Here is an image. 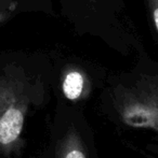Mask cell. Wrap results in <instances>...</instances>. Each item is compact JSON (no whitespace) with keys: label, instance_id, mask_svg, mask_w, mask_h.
Returning a JSON list of instances; mask_svg holds the SVG:
<instances>
[{"label":"cell","instance_id":"1","mask_svg":"<svg viewBox=\"0 0 158 158\" xmlns=\"http://www.w3.org/2000/svg\"><path fill=\"white\" fill-rule=\"evenodd\" d=\"M24 125V112L16 106H11L0 118V143H13L19 139Z\"/></svg>","mask_w":158,"mask_h":158},{"label":"cell","instance_id":"2","mask_svg":"<svg viewBox=\"0 0 158 158\" xmlns=\"http://www.w3.org/2000/svg\"><path fill=\"white\" fill-rule=\"evenodd\" d=\"M84 79L78 71H72L67 73L62 84L64 95L68 100H72V101L79 99L84 92Z\"/></svg>","mask_w":158,"mask_h":158},{"label":"cell","instance_id":"3","mask_svg":"<svg viewBox=\"0 0 158 158\" xmlns=\"http://www.w3.org/2000/svg\"><path fill=\"white\" fill-rule=\"evenodd\" d=\"M63 158H87L84 150L78 143V140L75 135L70 138V143L67 144V148L65 153L63 154Z\"/></svg>","mask_w":158,"mask_h":158},{"label":"cell","instance_id":"4","mask_svg":"<svg viewBox=\"0 0 158 158\" xmlns=\"http://www.w3.org/2000/svg\"><path fill=\"white\" fill-rule=\"evenodd\" d=\"M150 4L153 10V17H154V23L156 26L158 32V0H150Z\"/></svg>","mask_w":158,"mask_h":158},{"label":"cell","instance_id":"5","mask_svg":"<svg viewBox=\"0 0 158 158\" xmlns=\"http://www.w3.org/2000/svg\"><path fill=\"white\" fill-rule=\"evenodd\" d=\"M11 10H12V6H11V8H7V9H1V10H0V24L3 23L4 21H7V19H9Z\"/></svg>","mask_w":158,"mask_h":158},{"label":"cell","instance_id":"6","mask_svg":"<svg viewBox=\"0 0 158 158\" xmlns=\"http://www.w3.org/2000/svg\"><path fill=\"white\" fill-rule=\"evenodd\" d=\"M7 8H11L10 0H0V10Z\"/></svg>","mask_w":158,"mask_h":158}]
</instances>
